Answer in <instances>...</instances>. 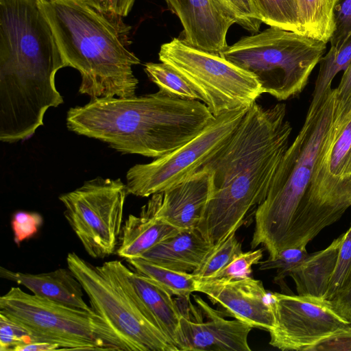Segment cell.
Returning <instances> with one entry per match:
<instances>
[{"mask_svg": "<svg viewBox=\"0 0 351 351\" xmlns=\"http://www.w3.org/2000/svg\"><path fill=\"white\" fill-rule=\"evenodd\" d=\"M62 350L57 343L45 341L33 342L20 347L17 351H54Z\"/></svg>", "mask_w": 351, "mask_h": 351, "instance_id": "obj_40", "label": "cell"}, {"mask_svg": "<svg viewBox=\"0 0 351 351\" xmlns=\"http://www.w3.org/2000/svg\"><path fill=\"white\" fill-rule=\"evenodd\" d=\"M215 119L205 104L162 90L141 96L92 99L69 110L71 132L123 154L158 158L184 145Z\"/></svg>", "mask_w": 351, "mask_h": 351, "instance_id": "obj_3", "label": "cell"}, {"mask_svg": "<svg viewBox=\"0 0 351 351\" xmlns=\"http://www.w3.org/2000/svg\"><path fill=\"white\" fill-rule=\"evenodd\" d=\"M351 62V36L339 47H330L328 52L320 59L312 100L309 108L315 110L325 101L332 90L331 83L335 75L345 71Z\"/></svg>", "mask_w": 351, "mask_h": 351, "instance_id": "obj_25", "label": "cell"}, {"mask_svg": "<svg viewBox=\"0 0 351 351\" xmlns=\"http://www.w3.org/2000/svg\"><path fill=\"white\" fill-rule=\"evenodd\" d=\"M193 296L197 306L190 297H177L181 313L176 339L178 351L251 350L248 335L253 327L237 319H225L200 296Z\"/></svg>", "mask_w": 351, "mask_h": 351, "instance_id": "obj_14", "label": "cell"}, {"mask_svg": "<svg viewBox=\"0 0 351 351\" xmlns=\"http://www.w3.org/2000/svg\"><path fill=\"white\" fill-rule=\"evenodd\" d=\"M158 57L187 81L215 117L250 108L263 93L252 73L184 40L174 38L162 44Z\"/></svg>", "mask_w": 351, "mask_h": 351, "instance_id": "obj_10", "label": "cell"}, {"mask_svg": "<svg viewBox=\"0 0 351 351\" xmlns=\"http://www.w3.org/2000/svg\"><path fill=\"white\" fill-rule=\"evenodd\" d=\"M0 276L26 287L39 297L71 307L93 310L84 300L81 283L69 267L47 273L29 274L1 267Z\"/></svg>", "mask_w": 351, "mask_h": 351, "instance_id": "obj_18", "label": "cell"}, {"mask_svg": "<svg viewBox=\"0 0 351 351\" xmlns=\"http://www.w3.org/2000/svg\"><path fill=\"white\" fill-rule=\"evenodd\" d=\"M144 70L159 90L180 98L201 101L199 95L169 65L163 62H147Z\"/></svg>", "mask_w": 351, "mask_h": 351, "instance_id": "obj_27", "label": "cell"}, {"mask_svg": "<svg viewBox=\"0 0 351 351\" xmlns=\"http://www.w3.org/2000/svg\"><path fill=\"white\" fill-rule=\"evenodd\" d=\"M211 189L210 172L199 169L184 181L151 195L145 206L179 230L197 228Z\"/></svg>", "mask_w": 351, "mask_h": 351, "instance_id": "obj_16", "label": "cell"}, {"mask_svg": "<svg viewBox=\"0 0 351 351\" xmlns=\"http://www.w3.org/2000/svg\"><path fill=\"white\" fill-rule=\"evenodd\" d=\"M34 342L32 335L23 327L0 313V350L17 351Z\"/></svg>", "mask_w": 351, "mask_h": 351, "instance_id": "obj_33", "label": "cell"}, {"mask_svg": "<svg viewBox=\"0 0 351 351\" xmlns=\"http://www.w3.org/2000/svg\"><path fill=\"white\" fill-rule=\"evenodd\" d=\"M336 266L330 280L325 300H331L343 289L351 278V223L348 230L343 233Z\"/></svg>", "mask_w": 351, "mask_h": 351, "instance_id": "obj_30", "label": "cell"}, {"mask_svg": "<svg viewBox=\"0 0 351 351\" xmlns=\"http://www.w3.org/2000/svg\"><path fill=\"white\" fill-rule=\"evenodd\" d=\"M263 249L241 252L226 266L208 280H231L250 277L252 266L258 264L263 257Z\"/></svg>", "mask_w": 351, "mask_h": 351, "instance_id": "obj_32", "label": "cell"}, {"mask_svg": "<svg viewBox=\"0 0 351 351\" xmlns=\"http://www.w3.org/2000/svg\"><path fill=\"white\" fill-rule=\"evenodd\" d=\"M129 267L165 289L172 296L189 298L196 291V282L192 273L170 269L143 258L126 260Z\"/></svg>", "mask_w": 351, "mask_h": 351, "instance_id": "obj_24", "label": "cell"}, {"mask_svg": "<svg viewBox=\"0 0 351 351\" xmlns=\"http://www.w3.org/2000/svg\"><path fill=\"white\" fill-rule=\"evenodd\" d=\"M285 117V104L254 103L228 141L199 169L210 172L212 189L197 228L213 245L236 233L265 199L289 146L292 127Z\"/></svg>", "mask_w": 351, "mask_h": 351, "instance_id": "obj_1", "label": "cell"}, {"mask_svg": "<svg viewBox=\"0 0 351 351\" xmlns=\"http://www.w3.org/2000/svg\"><path fill=\"white\" fill-rule=\"evenodd\" d=\"M248 108L217 116L198 135L173 152L132 167L126 174L128 193L149 197L193 176L228 141Z\"/></svg>", "mask_w": 351, "mask_h": 351, "instance_id": "obj_12", "label": "cell"}, {"mask_svg": "<svg viewBox=\"0 0 351 351\" xmlns=\"http://www.w3.org/2000/svg\"><path fill=\"white\" fill-rule=\"evenodd\" d=\"M42 223L43 218L38 213L25 211L16 213L12 221L15 243L19 244L34 236Z\"/></svg>", "mask_w": 351, "mask_h": 351, "instance_id": "obj_35", "label": "cell"}, {"mask_svg": "<svg viewBox=\"0 0 351 351\" xmlns=\"http://www.w3.org/2000/svg\"><path fill=\"white\" fill-rule=\"evenodd\" d=\"M128 276L138 296L160 329L176 347L181 313L176 299L159 285L130 267Z\"/></svg>", "mask_w": 351, "mask_h": 351, "instance_id": "obj_22", "label": "cell"}, {"mask_svg": "<svg viewBox=\"0 0 351 351\" xmlns=\"http://www.w3.org/2000/svg\"><path fill=\"white\" fill-rule=\"evenodd\" d=\"M274 327L269 344L281 350L312 351L321 342L351 328L326 300L271 293Z\"/></svg>", "mask_w": 351, "mask_h": 351, "instance_id": "obj_13", "label": "cell"}, {"mask_svg": "<svg viewBox=\"0 0 351 351\" xmlns=\"http://www.w3.org/2000/svg\"><path fill=\"white\" fill-rule=\"evenodd\" d=\"M68 66L40 0H0V140L31 137L63 99L55 84Z\"/></svg>", "mask_w": 351, "mask_h": 351, "instance_id": "obj_2", "label": "cell"}, {"mask_svg": "<svg viewBox=\"0 0 351 351\" xmlns=\"http://www.w3.org/2000/svg\"><path fill=\"white\" fill-rule=\"evenodd\" d=\"M196 291L253 328L269 332L274 327L271 293L265 290L261 280L251 276L231 280H197Z\"/></svg>", "mask_w": 351, "mask_h": 351, "instance_id": "obj_15", "label": "cell"}, {"mask_svg": "<svg viewBox=\"0 0 351 351\" xmlns=\"http://www.w3.org/2000/svg\"><path fill=\"white\" fill-rule=\"evenodd\" d=\"M335 29L330 47L342 45L351 36V0H336L334 8Z\"/></svg>", "mask_w": 351, "mask_h": 351, "instance_id": "obj_34", "label": "cell"}, {"mask_svg": "<svg viewBox=\"0 0 351 351\" xmlns=\"http://www.w3.org/2000/svg\"><path fill=\"white\" fill-rule=\"evenodd\" d=\"M68 267L81 283L90 307L116 333L125 350L178 351L157 325L118 260L93 265L75 252Z\"/></svg>", "mask_w": 351, "mask_h": 351, "instance_id": "obj_7", "label": "cell"}, {"mask_svg": "<svg viewBox=\"0 0 351 351\" xmlns=\"http://www.w3.org/2000/svg\"><path fill=\"white\" fill-rule=\"evenodd\" d=\"M232 19L235 23L244 29L257 33L263 23L254 0H214Z\"/></svg>", "mask_w": 351, "mask_h": 351, "instance_id": "obj_29", "label": "cell"}, {"mask_svg": "<svg viewBox=\"0 0 351 351\" xmlns=\"http://www.w3.org/2000/svg\"><path fill=\"white\" fill-rule=\"evenodd\" d=\"M337 98L346 101L351 96V62L344 71L339 86L335 88Z\"/></svg>", "mask_w": 351, "mask_h": 351, "instance_id": "obj_39", "label": "cell"}, {"mask_svg": "<svg viewBox=\"0 0 351 351\" xmlns=\"http://www.w3.org/2000/svg\"><path fill=\"white\" fill-rule=\"evenodd\" d=\"M180 19L187 44L219 53L228 47V29L235 23L214 0H165Z\"/></svg>", "mask_w": 351, "mask_h": 351, "instance_id": "obj_17", "label": "cell"}, {"mask_svg": "<svg viewBox=\"0 0 351 351\" xmlns=\"http://www.w3.org/2000/svg\"><path fill=\"white\" fill-rule=\"evenodd\" d=\"M351 208V96L337 99L330 135L288 232L284 250L306 247Z\"/></svg>", "mask_w": 351, "mask_h": 351, "instance_id": "obj_6", "label": "cell"}, {"mask_svg": "<svg viewBox=\"0 0 351 351\" xmlns=\"http://www.w3.org/2000/svg\"><path fill=\"white\" fill-rule=\"evenodd\" d=\"M326 49L324 42L270 27L241 38L219 54L252 73L263 93L283 101L302 92Z\"/></svg>", "mask_w": 351, "mask_h": 351, "instance_id": "obj_8", "label": "cell"}, {"mask_svg": "<svg viewBox=\"0 0 351 351\" xmlns=\"http://www.w3.org/2000/svg\"><path fill=\"white\" fill-rule=\"evenodd\" d=\"M310 254L306 247H292L280 252L274 258L259 262L260 270L276 269V275L274 281L281 284L284 279L289 276V272L306 258Z\"/></svg>", "mask_w": 351, "mask_h": 351, "instance_id": "obj_31", "label": "cell"}, {"mask_svg": "<svg viewBox=\"0 0 351 351\" xmlns=\"http://www.w3.org/2000/svg\"><path fill=\"white\" fill-rule=\"evenodd\" d=\"M343 236L334 239L324 250L310 254L289 272L298 295L325 300Z\"/></svg>", "mask_w": 351, "mask_h": 351, "instance_id": "obj_21", "label": "cell"}, {"mask_svg": "<svg viewBox=\"0 0 351 351\" xmlns=\"http://www.w3.org/2000/svg\"><path fill=\"white\" fill-rule=\"evenodd\" d=\"M68 66L81 75L79 92L92 99L135 95L132 66L141 61L128 47L131 27L122 16L84 0H40Z\"/></svg>", "mask_w": 351, "mask_h": 351, "instance_id": "obj_4", "label": "cell"}, {"mask_svg": "<svg viewBox=\"0 0 351 351\" xmlns=\"http://www.w3.org/2000/svg\"><path fill=\"white\" fill-rule=\"evenodd\" d=\"M327 301L339 315L351 324V278L343 289Z\"/></svg>", "mask_w": 351, "mask_h": 351, "instance_id": "obj_37", "label": "cell"}, {"mask_svg": "<svg viewBox=\"0 0 351 351\" xmlns=\"http://www.w3.org/2000/svg\"><path fill=\"white\" fill-rule=\"evenodd\" d=\"M180 230L144 205L138 216L130 215L123 223L116 253L126 260L140 258Z\"/></svg>", "mask_w": 351, "mask_h": 351, "instance_id": "obj_20", "label": "cell"}, {"mask_svg": "<svg viewBox=\"0 0 351 351\" xmlns=\"http://www.w3.org/2000/svg\"><path fill=\"white\" fill-rule=\"evenodd\" d=\"M337 106L336 90L332 88L319 108L308 109L303 126L284 154L265 199L255 210L252 249L262 245L269 258L284 250L316 160L332 130Z\"/></svg>", "mask_w": 351, "mask_h": 351, "instance_id": "obj_5", "label": "cell"}, {"mask_svg": "<svg viewBox=\"0 0 351 351\" xmlns=\"http://www.w3.org/2000/svg\"><path fill=\"white\" fill-rule=\"evenodd\" d=\"M119 178H96L59 197L64 215L86 252L102 259L116 252L128 195Z\"/></svg>", "mask_w": 351, "mask_h": 351, "instance_id": "obj_11", "label": "cell"}, {"mask_svg": "<svg viewBox=\"0 0 351 351\" xmlns=\"http://www.w3.org/2000/svg\"><path fill=\"white\" fill-rule=\"evenodd\" d=\"M241 252V243L234 233L223 241L214 245L192 274L197 280L210 279Z\"/></svg>", "mask_w": 351, "mask_h": 351, "instance_id": "obj_28", "label": "cell"}, {"mask_svg": "<svg viewBox=\"0 0 351 351\" xmlns=\"http://www.w3.org/2000/svg\"><path fill=\"white\" fill-rule=\"evenodd\" d=\"M90 5L105 12L112 13L122 17L132 11L136 0H84Z\"/></svg>", "mask_w": 351, "mask_h": 351, "instance_id": "obj_36", "label": "cell"}, {"mask_svg": "<svg viewBox=\"0 0 351 351\" xmlns=\"http://www.w3.org/2000/svg\"><path fill=\"white\" fill-rule=\"evenodd\" d=\"M0 313L25 328L34 342L62 350H125L116 333L93 310L66 306L13 287L0 298Z\"/></svg>", "mask_w": 351, "mask_h": 351, "instance_id": "obj_9", "label": "cell"}, {"mask_svg": "<svg viewBox=\"0 0 351 351\" xmlns=\"http://www.w3.org/2000/svg\"><path fill=\"white\" fill-rule=\"evenodd\" d=\"M336 0H297L300 34L327 43L334 29Z\"/></svg>", "mask_w": 351, "mask_h": 351, "instance_id": "obj_23", "label": "cell"}, {"mask_svg": "<svg viewBox=\"0 0 351 351\" xmlns=\"http://www.w3.org/2000/svg\"><path fill=\"white\" fill-rule=\"evenodd\" d=\"M197 228L181 230L160 242L140 258L175 271L192 273L212 249Z\"/></svg>", "mask_w": 351, "mask_h": 351, "instance_id": "obj_19", "label": "cell"}, {"mask_svg": "<svg viewBox=\"0 0 351 351\" xmlns=\"http://www.w3.org/2000/svg\"><path fill=\"white\" fill-rule=\"evenodd\" d=\"M318 350L351 351V328L328 338L312 350Z\"/></svg>", "mask_w": 351, "mask_h": 351, "instance_id": "obj_38", "label": "cell"}, {"mask_svg": "<svg viewBox=\"0 0 351 351\" xmlns=\"http://www.w3.org/2000/svg\"><path fill=\"white\" fill-rule=\"evenodd\" d=\"M262 23L300 34L297 0H254Z\"/></svg>", "mask_w": 351, "mask_h": 351, "instance_id": "obj_26", "label": "cell"}]
</instances>
